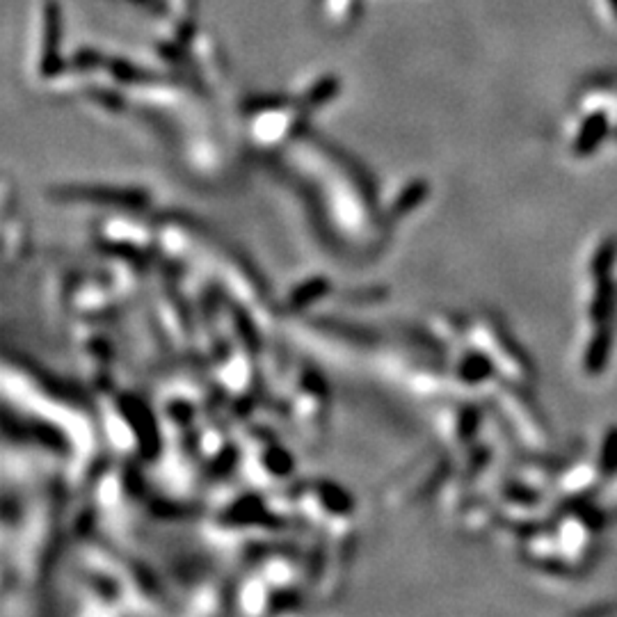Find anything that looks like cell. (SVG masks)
Instances as JSON below:
<instances>
[{
	"label": "cell",
	"instance_id": "cell-4",
	"mask_svg": "<svg viewBox=\"0 0 617 617\" xmlns=\"http://www.w3.org/2000/svg\"><path fill=\"white\" fill-rule=\"evenodd\" d=\"M599 466H601L603 475L617 473V428H611L606 432V437H603Z\"/></svg>",
	"mask_w": 617,
	"mask_h": 617
},
{
	"label": "cell",
	"instance_id": "cell-3",
	"mask_svg": "<svg viewBox=\"0 0 617 617\" xmlns=\"http://www.w3.org/2000/svg\"><path fill=\"white\" fill-rule=\"evenodd\" d=\"M615 256H617V240H615V238H608V240H603L601 245H599L597 254H594V259H592L594 279L611 277V270H612V263H615Z\"/></svg>",
	"mask_w": 617,
	"mask_h": 617
},
{
	"label": "cell",
	"instance_id": "cell-1",
	"mask_svg": "<svg viewBox=\"0 0 617 617\" xmlns=\"http://www.w3.org/2000/svg\"><path fill=\"white\" fill-rule=\"evenodd\" d=\"M611 352H612L611 329H606L603 324H599V332L594 334L592 338H590V346H588V350H585L583 366L588 368V373H592V375L601 373V370L608 366Z\"/></svg>",
	"mask_w": 617,
	"mask_h": 617
},
{
	"label": "cell",
	"instance_id": "cell-2",
	"mask_svg": "<svg viewBox=\"0 0 617 617\" xmlns=\"http://www.w3.org/2000/svg\"><path fill=\"white\" fill-rule=\"evenodd\" d=\"M612 311H615V286H612L611 277L597 279V293H594L592 297L590 315H592L594 323L606 324V320L611 318Z\"/></svg>",
	"mask_w": 617,
	"mask_h": 617
}]
</instances>
